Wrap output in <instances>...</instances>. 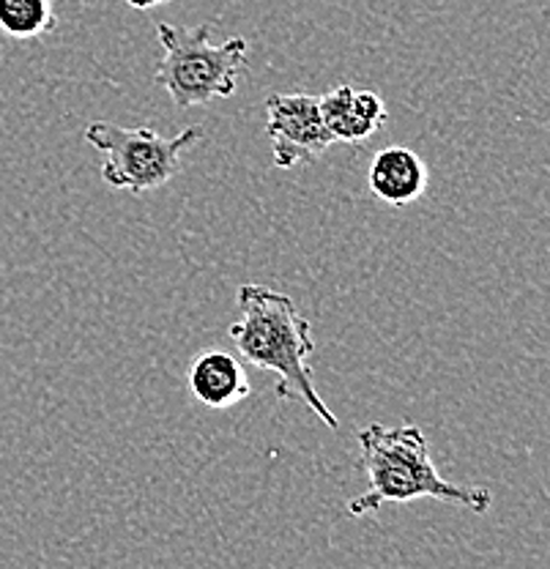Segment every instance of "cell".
Instances as JSON below:
<instances>
[{"instance_id": "obj_1", "label": "cell", "mask_w": 550, "mask_h": 569, "mask_svg": "<svg viewBox=\"0 0 550 569\" xmlns=\"http://www.w3.org/2000/svg\"><path fill=\"white\" fill-rule=\"evenodd\" d=\"M241 320L230 326V340L247 365L274 372L277 395L282 400H301L323 425L337 430L340 422L321 400L312 383L310 356L316 351L310 320L299 312L288 293L266 284H241L239 296Z\"/></svg>"}, {"instance_id": "obj_2", "label": "cell", "mask_w": 550, "mask_h": 569, "mask_svg": "<svg viewBox=\"0 0 550 569\" xmlns=\"http://www.w3.org/2000/svg\"><path fill=\"white\" fill-rule=\"evenodd\" d=\"M362 471L367 490L348 501V515L362 518L383 503H406L413 498H436L484 515L493 503V493L479 485H454L436 471L424 432L417 425L383 427L370 425L359 432Z\"/></svg>"}, {"instance_id": "obj_3", "label": "cell", "mask_w": 550, "mask_h": 569, "mask_svg": "<svg viewBox=\"0 0 550 569\" xmlns=\"http://www.w3.org/2000/svg\"><path fill=\"white\" fill-rule=\"evenodd\" d=\"M157 36L164 56L153 77L179 110L233 97L250 52L241 36L214 44L209 26L179 28L170 22H159Z\"/></svg>"}, {"instance_id": "obj_4", "label": "cell", "mask_w": 550, "mask_h": 569, "mask_svg": "<svg viewBox=\"0 0 550 569\" xmlns=\"http://www.w3.org/2000/svg\"><path fill=\"white\" fill-rule=\"evenodd\" d=\"M86 140L104 153L102 181L112 189L146 194L179 176L181 153L203 140V127H187L173 138L153 129H127L108 121L88 123Z\"/></svg>"}, {"instance_id": "obj_5", "label": "cell", "mask_w": 550, "mask_h": 569, "mask_svg": "<svg viewBox=\"0 0 550 569\" xmlns=\"http://www.w3.org/2000/svg\"><path fill=\"white\" fill-rule=\"evenodd\" d=\"M266 134L271 140V159L280 170L321 159L334 142L321 118L318 97L310 93H271L266 99Z\"/></svg>"}, {"instance_id": "obj_6", "label": "cell", "mask_w": 550, "mask_h": 569, "mask_svg": "<svg viewBox=\"0 0 550 569\" xmlns=\"http://www.w3.org/2000/svg\"><path fill=\"white\" fill-rule=\"evenodd\" d=\"M318 107L334 142H364L387 123V104L367 88L337 86L318 97Z\"/></svg>"}, {"instance_id": "obj_7", "label": "cell", "mask_w": 550, "mask_h": 569, "mask_svg": "<svg viewBox=\"0 0 550 569\" xmlns=\"http://www.w3.org/2000/svg\"><path fill=\"white\" fill-rule=\"evenodd\" d=\"M189 391L206 408H230L250 397V378L233 353L209 348L198 353L187 372Z\"/></svg>"}, {"instance_id": "obj_8", "label": "cell", "mask_w": 550, "mask_h": 569, "mask_svg": "<svg viewBox=\"0 0 550 569\" xmlns=\"http://www.w3.org/2000/svg\"><path fill=\"white\" fill-rule=\"evenodd\" d=\"M428 164L417 151L406 146H389L372 157L367 183L378 200L389 206H408L428 189Z\"/></svg>"}, {"instance_id": "obj_9", "label": "cell", "mask_w": 550, "mask_h": 569, "mask_svg": "<svg viewBox=\"0 0 550 569\" xmlns=\"http://www.w3.org/2000/svg\"><path fill=\"white\" fill-rule=\"evenodd\" d=\"M52 0H0V31L11 39H39L56 31Z\"/></svg>"}, {"instance_id": "obj_10", "label": "cell", "mask_w": 550, "mask_h": 569, "mask_svg": "<svg viewBox=\"0 0 550 569\" xmlns=\"http://www.w3.org/2000/svg\"><path fill=\"white\" fill-rule=\"evenodd\" d=\"M132 9H153V6H162V3H170V0H127Z\"/></svg>"}]
</instances>
